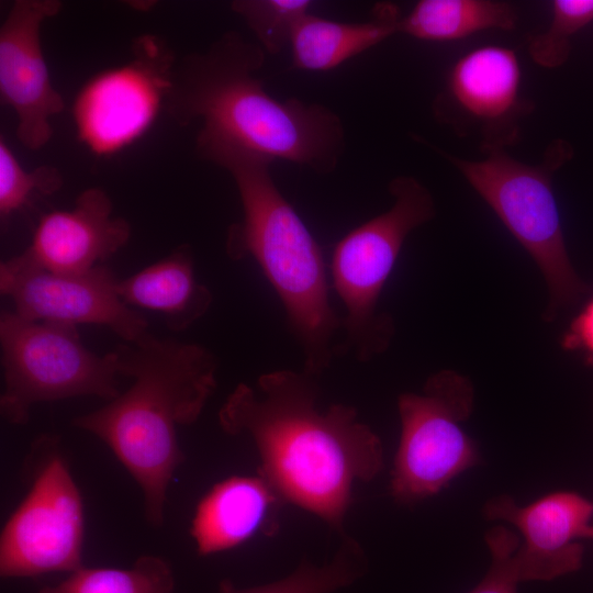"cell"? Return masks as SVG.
Masks as SVG:
<instances>
[{"label":"cell","instance_id":"6","mask_svg":"<svg viewBox=\"0 0 593 593\" xmlns=\"http://www.w3.org/2000/svg\"><path fill=\"white\" fill-rule=\"evenodd\" d=\"M389 192L390 209L348 232L331 260L333 288L345 307V340L336 355L353 351L360 361L388 348L393 322L378 313L379 298L409 234L436 213L432 193L412 176L392 179Z\"/></svg>","mask_w":593,"mask_h":593},{"label":"cell","instance_id":"8","mask_svg":"<svg viewBox=\"0 0 593 593\" xmlns=\"http://www.w3.org/2000/svg\"><path fill=\"white\" fill-rule=\"evenodd\" d=\"M26 465L29 490L0 535V574L70 573L85 566V508L58 439L38 437Z\"/></svg>","mask_w":593,"mask_h":593},{"label":"cell","instance_id":"19","mask_svg":"<svg viewBox=\"0 0 593 593\" xmlns=\"http://www.w3.org/2000/svg\"><path fill=\"white\" fill-rule=\"evenodd\" d=\"M517 13L507 2L495 0H421L402 15L399 33L422 41H457L478 32L512 31Z\"/></svg>","mask_w":593,"mask_h":593},{"label":"cell","instance_id":"20","mask_svg":"<svg viewBox=\"0 0 593 593\" xmlns=\"http://www.w3.org/2000/svg\"><path fill=\"white\" fill-rule=\"evenodd\" d=\"M174 590L170 563L159 556L143 555L127 569L82 566L37 593H174Z\"/></svg>","mask_w":593,"mask_h":593},{"label":"cell","instance_id":"17","mask_svg":"<svg viewBox=\"0 0 593 593\" xmlns=\"http://www.w3.org/2000/svg\"><path fill=\"white\" fill-rule=\"evenodd\" d=\"M118 293L128 306L160 314L174 332L189 328L209 311L213 295L194 276L188 245L136 273L119 279Z\"/></svg>","mask_w":593,"mask_h":593},{"label":"cell","instance_id":"25","mask_svg":"<svg viewBox=\"0 0 593 593\" xmlns=\"http://www.w3.org/2000/svg\"><path fill=\"white\" fill-rule=\"evenodd\" d=\"M491 566L484 578L468 593H516L519 583L512 557L519 547V537L504 526H494L485 533Z\"/></svg>","mask_w":593,"mask_h":593},{"label":"cell","instance_id":"10","mask_svg":"<svg viewBox=\"0 0 593 593\" xmlns=\"http://www.w3.org/2000/svg\"><path fill=\"white\" fill-rule=\"evenodd\" d=\"M177 58L156 35L134 40L125 64L91 77L71 114L78 139L96 156H111L142 137L164 110Z\"/></svg>","mask_w":593,"mask_h":593},{"label":"cell","instance_id":"16","mask_svg":"<svg viewBox=\"0 0 593 593\" xmlns=\"http://www.w3.org/2000/svg\"><path fill=\"white\" fill-rule=\"evenodd\" d=\"M286 504L260 474L232 475L199 501L190 527L199 556L233 549L257 534H271Z\"/></svg>","mask_w":593,"mask_h":593},{"label":"cell","instance_id":"12","mask_svg":"<svg viewBox=\"0 0 593 593\" xmlns=\"http://www.w3.org/2000/svg\"><path fill=\"white\" fill-rule=\"evenodd\" d=\"M521 66L514 51L477 47L450 68L433 102L437 120L458 134H474L486 153L504 150L519 137V122L533 104L521 94Z\"/></svg>","mask_w":593,"mask_h":593},{"label":"cell","instance_id":"5","mask_svg":"<svg viewBox=\"0 0 593 593\" xmlns=\"http://www.w3.org/2000/svg\"><path fill=\"white\" fill-rule=\"evenodd\" d=\"M443 154L537 264L549 289L547 322L589 292L569 258L552 191L553 174L573 156L570 143L555 139L536 165L519 161L505 150L489 152L481 160Z\"/></svg>","mask_w":593,"mask_h":593},{"label":"cell","instance_id":"1","mask_svg":"<svg viewBox=\"0 0 593 593\" xmlns=\"http://www.w3.org/2000/svg\"><path fill=\"white\" fill-rule=\"evenodd\" d=\"M316 377L275 370L255 385L239 383L219 411L231 436L253 440L264 477L284 503L314 514L345 534L355 482H370L383 468V445L356 407L317 406Z\"/></svg>","mask_w":593,"mask_h":593},{"label":"cell","instance_id":"23","mask_svg":"<svg viewBox=\"0 0 593 593\" xmlns=\"http://www.w3.org/2000/svg\"><path fill=\"white\" fill-rule=\"evenodd\" d=\"M548 29L528 40V54L541 67L557 68L570 56V38L593 21V0H555Z\"/></svg>","mask_w":593,"mask_h":593},{"label":"cell","instance_id":"2","mask_svg":"<svg viewBox=\"0 0 593 593\" xmlns=\"http://www.w3.org/2000/svg\"><path fill=\"white\" fill-rule=\"evenodd\" d=\"M265 57L257 43L224 33L176 61L164 110L182 126L201 121L198 135L333 172L346 146L340 118L320 103L272 97L256 76Z\"/></svg>","mask_w":593,"mask_h":593},{"label":"cell","instance_id":"13","mask_svg":"<svg viewBox=\"0 0 593 593\" xmlns=\"http://www.w3.org/2000/svg\"><path fill=\"white\" fill-rule=\"evenodd\" d=\"M58 0H16L0 27V98L16 116V137L30 150L53 135L51 120L63 112L42 48L45 20L61 10Z\"/></svg>","mask_w":593,"mask_h":593},{"label":"cell","instance_id":"9","mask_svg":"<svg viewBox=\"0 0 593 593\" xmlns=\"http://www.w3.org/2000/svg\"><path fill=\"white\" fill-rule=\"evenodd\" d=\"M473 399L470 380L451 370L430 376L421 393L399 396L401 435L390 481L396 502L414 504L432 496L480 461L461 427Z\"/></svg>","mask_w":593,"mask_h":593},{"label":"cell","instance_id":"18","mask_svg":"<svg viewBox=\"0 0 593 593\" xmlns=\"http://www.w3.org/2000/svg\"><path fill=\"white\" fill-rule=\"evenodd\" d=\"M402 15L395 4L378 3L362 22L320 18L311 12L296 24L291 42L296 69L326 71L399 33Z\"/></svg>","mask_w":593,"mask_h":593},{"label":"cell","instance_id":"11","mask_svg":"<svg viewBox=\"0 0 593 593\" xmlns=\"http://www.w3.org/2000/svg\"><path fill=\"white\" fill-rule=\"evenodd\" d=\"M119 278L105 266L85 272H55L19 255L0 265V291L18 316L78 326L110 328L125 343L148 333L147 320L118 293Z\"/></svg>","mask_w":593,"mask_h":593},{"label":"cell","instance_id":"15","mask_svg":"<svg viewBox=\"0 0 593 593\" xmlns=\"http://www.w3.org/2000/svg\"><path fill=\"white\" fill-rule=\"evenodd\" d=\"M131 236L130 223L113 215V204L100 188L80 192L68 210L43 215L29 247L26 262L55 272H85L102 266Z\"/></svg>","mask_w":593,"mask_h":593},{"label":"cell","instance_id":"24","mask_svg":"<svg viewBox=\"0 0 593 593\" xmlns=\"http://www.w3.org/2000/svg\"><path fill=\"white\" fill-rule=\"evenodd\" d=\"M63 184L52 166L24 169L3 137L0 138V215L4 220L21 210L34 193L52 194Z\"/></svg>","mask_w":593,"mask_h":593},{"label":"cell","instance_id":"14","mask_svg":"<svg viewBox=\"0 0 593 593\" xmlns=\"http://www.w3.org/2000/svg\"><path fill=\"white\" fill-rule=\"evenodd\" d=\"M483 515L514 525L524 536L512 557L518 582L550 581L581 569L584 547L578 540L593 516V503L582 495L558 491L521 506L501 494L484 504Z\"/></svg>","mask_w":593,"mask_h":593},{"label":"cell","instance_id":"21","mask_svg":"<svg viewBox=\"0 0 593 593\" xmlns=\"http://www.w3.org/2000/svg\"><path fill=\"white\" fill-rule=\"evenodd\" d=\"M367 569L366 555L361 546L350 536L343 534L340 546L333 559L315 566L302 561L283 579L264 585L240 589L231 580L219 583V593H334L361 578Z\"/></svg>","mask_w":593,"mask_h":593},{"label":"cell","instance_id":"7","mask_svg":"<svg viewBox=\"0 0 593 593\" xmlns=\"http://www.w3.org/2000/svg\"><path fill=\"white\" fill-rule=\"evenodd\" d=\"M0 412L11 424L25 425L40 403L77 396L108 402L121 393L114 351H91L75 325L29 321L4 311L0 316Z\"/></svg>","mask_w":593,"mask_h":593},{"label":"cell","instance_id":"22","mask_svg":"<svg viewBox=\"0 0 593 593\" xmlns=\"http://www.w3.org/2000/svg\"><path fill=\"white\" fill-rule=\"evenodd\" d=\"M309 0H236L232 10L243 18L257 38V44L269 54L280 53L290 45L300 20L310 13Z\"/></svg>","mask_w":593,"mask_h":593},{"label":"cell","instance_id":"3","mask_svg":"<svg viewBox=\"0 0 593 593\" xmlns=\"http://www.w3.org/2000/svg\"><path fill=\"white\" fill-rule=\"evenodd\" d=\"M131 385L72 419L102 440L138 484L148 524L160 527L169 484L184 455L178 428L198 421L217 387V360L204 346L149 332L113 349Z\"/></svg>","mask_w":593,"mask_h":593},{"label":"cell","instance_id":"4","mask_svg":"<svg viewBox=\"0 0 593 593\" xmlns=\"http://www.w3.org/2000/svg\"><path fill=\"white\" fill-rule=\"evenodd\" d=\"M195 148L232 176L239 194L243 219L228 228L227 256L251 257L258 264L302 348L303 371L320 377L336 355L333 339L342 316L329 301L321 246L272 178L275 159L200 135Z\"/></svg>","mask_w":593,"mask_h":593},{"label":"cell","instance_id":"27","mask_svg":"<svg viewBox=\"0 0 593 593\" xmlns=\"http://www.w3.org/2000/svg\"><path fill=\"white\" fill-rule=\"evenodd\" d=\"M584 538L593 539V525H592V524H591L590 527L588 528Z\"/></svg>","mask_w":593,"mask_h":593},{"label":"cell","instance_id":"26","mask_svg":"<svg viewBox=\"0 0 593 593\" xmlns=\"http://www.w3.org/2000/svg\"><path fill=\"white\" fill-rule=\"evenodd\" d=\"M561 347L580 353L584 362L593 367V292L563 333Z\"/></svg>","mask_w":593,"mask_h":593}]
</instances>
